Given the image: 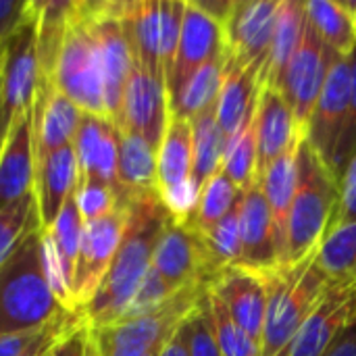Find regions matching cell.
Instances as JSON below:
<instances>
[{
  "label": "cell",
  "instance_id": "obj_5",
  "mask_svg": "<svg viewBox=\"0 0 356 356\" xmlns=\"http://www.w3.org/2000/svg\"><path fill=\"white\" fill-rule=\"evenodd\" d=\"M52 83L60 94L77 104L81 113L108 117L100 52L83 13L81 0L71 2L65 38L52 73Z\"/></svg>",
  "mask_w": 356,
  "mask_h": 356
},
{
  "label": "cell",
  "instance_id": "obj_54",
  "mask_svg": "<svg viewBox=\"0 0 356 356\" xmlns=\"http://www.w3.org/2000/svg\"><path fill=\"white\" fill-rule=\"evenodd\" d=\"M148 356H159V353H156V355H148Z\"/></svg>",
  "mask_w": 356,
  "mask_h": 356
},
{
  "label": "cell",
  "instance_id": "obj_56",
  "mask_svg": "<svg viewBox=\"0 0 356 356\" xmlns=\"http://www.w3.org/2000/svg\"><path fill=\"white\" fill-rule=\"evenodd\" d=\"M0 48H2V46H0Z\"/></svg>",
  "mask_w": 356,
  "mask_h": 356
},
{
  "label": "cell",
  "instance_id": "obj_22",
  "mask_svg": "<svg viewBox=\"0 0 356 356\" xmlns=\"http://www.w3.org/2000/svg\"><path fill=\"white\" fill-rule=\"evenodd\" d=\"M33 113L31 108L15 115L0 152V211L23 200L33 192Z\"/></svg>",
  "mask_w": 356,
  "mask_h": 356
},
{
  "label": "cell",
  "instance_id": "obj_40",
  "mask_svg": "<svg viewBox=\"0 0 356 356\" xmlns=\"http://www.w3.org/2000/svg\"><path fill=\"white\" fill-rule=\"evenodd\" d=\"M181 330L186 336L188 356H221V350H219L217 340H215L211 315H209L207 292L202 294L198 305L188 313V317L181 323Z\"/></svg>",
  "mask_w": 356,
  "mask_h": 356
},
{
  "label": "cell",
  "instance_id": "obj_20",
  "mask_svg": "<svg viewBox=\"0 0 356 356\" xmlns=\"http://www.w3.org/2000/svg\"><path fill=\"white\" fill-rule=\"evenodd\" d=\"M257 125V181L282 154L298 148L305 140L292 108L275 88H261L254 108Z\"/></svg>",
  "mask_w": 356,
  "mask_h": 356
},
{
  "label": "cell",
  "instance_id": "obj_25",
  "mask_svg": "<svg viewBox=\"0 0 356 356\" xmlns=\"http://www.w3.org/2000/svg\"><path fill=\"white\" fill-rule=\"evenodd\" d=\"M296 152H298V148L282 154L259 177V186L265 194V200H267V207L271 213V221H273V234H275V248H277L280 265L284 263V257H286L288 219H290L292 200L296 194V177H298Z\"/></svg>",
  "mask_w": 356,
  "mask_h": 356
},
{
  "label": "cell",
  "instance_id": "obj_35",
  "mask_svg": "<svg viewBox=\"0 0 356 356\" xmlns=\"http://www.w3.org/2000/svg\"><path fill=\"white\" fill-rule=\"evenodd\" d=\"M240 194L242 192L232 184V179L223 173V169H219L202 186L188 223L198 232H209L238 204Z\"/></svg>",
  "mask_w": 356,
  "mask_h": 356
},
{
  "label": "cell",
  "instance_id": "obj_19",
  "mask_svg": "<svg viewBox=\"0 0 356 356\" xmlns=\"http://www.w3.org/2000/svg\"><path fill=\"white\" fill-rule=\"evenodd\" d=\"M73 150L77 159V181L117 190L119 129L113 119L83 113L73 140Z\"/></svg>",
  "mask_w": 356,
  "mask_h": 356
},
{
  "label": "cell",
  "instance_id": "obj_33",
  "mask_svg": "<svg viewBox=\"0 0 356 356\" xmlns=\"http://www.w3.org/2000/svg\"><path fill=\"white\" fill-rule=\"evenodd\" d=\"M71 2H33L35 25H38V65L40 79L52 81L56 56L65 38Z\"/></svg>",
  "mask_w": 356,
  "mask_h": 356
},
{
  "label": "cell",
  "instance_id": "obj_39",
  "mask_svg": "<svg viewBox=\"0 0 356 356\" xmlns=\"http://www.w3.org/2000/svg\"><path fill=\"white\" fill-rule=\"evenodd\" d=\"M207 302L221 356H261V344L232 319L223 302L211 290H207Z\"/></svg>",
  "mask_w": 356,
  "mask_h": 356
},
{
  "label": "cell",
  "instance_id": "obj_1",
  "mask_svg": "<svg viewBox=\"0 0 356 356\" xmlns=\"http://www.w3.org/2000/svg\"><path fill=\"white\" fill-rule=\"evenodd\" d=\"M125 204V232L121 246L90 300L77 311L88 330L113 325L123 319L131 298L152 267L154 246L171 217L159 192L119 198Z\"/></svg>",
  "mask_w": 356,
  "mask_h": 356
},
{
  "label": "cell",
  "instance_id": "obj_24",
  "mask_svg": "<svg viewBox=\"0 0 356 356\" xmlns=\"http://www.w3.org/2000/svg\"><path fill=\"white\" fill-rule=\"evenodd\" d=\"M77 188V159L73 144L48 154L35 165L33 196L42 232H48L56 221L60 209L75 194Z\"/></svg>",
  "mask_w": 356,
  "mask_h": 356
},
{
  "label": "cell",
  "instance_id": "obj_45",
  "mask_svg": "<svg viewBox=\"0 0 356 356\" xmlns=\"http://www.w3.org/2000/svg\"><path fill=\"white\" fill-rule=\"evenodd\" d=\"M48 356H92V336L90 330L77 321L69 332H65L54 346L50 348Z\"/></svg>",
  "mask_w": 356,
  "mask_h": 356
},
{
  "label": "cell",
  "instance_id": "obj_51",
  "mask_svg": "<svg viewBox=\"0 0 356 356\" xmlns=\"http://www.w3.org/2000/svg\"><path fill=\"white\" fill-rule=\"evenodd\" d=\"M10 117L2 111V100H0V152L4 148V142H6V136H8V129H10Z\"/></svg>",
  "mask_w": 356,
  "mask_h": 356
},
{
  "label": "cell",
  "instance_id": "obj_7",
  "mask_svg": "<svg viewBox=\"0 0 356 356\" xmlns=\"http://www.w3.org/2000/svg\"><path fill=\"white\" fill-rule=\"evenodd\" d=\"M184 6L181 0L121 2V23L134 63L165 81L177 52Z\"/></svg>",
  "mask_w": 356,
  "mask_h": 356
},
{
  "label": "cell",
  "instance_id": "obj_36",
  "mask_svg": "<svg viewBox=\"0 0 356 356\" xmlns=\"http://www.w3.org/2000/svg\"><path fill=\"white\" fill-rule=\"evenodd\" d=\"M257 108V104H254ZM223 173L232 179V184L244 192L257 184V125L254 111L240 127V131L227 142L223 154Z\"/></svg>",
  "mask_w": 356,
  "mask_h": 356
},
{
  "label": "cell",
  "instance_id": "obj_29",
  "mask_svg": "<svg viewBox=\"0 0 356 356\" xmlns=\"http://www.w3.org/2000/svg\"><path fill=\"white\" fill-rule=\"evenodd\" d=\"M190 123H192V184L200 194L202 186L221 169L227 140L217 123L215 106L202 111Z\"/></svg>",
  "mask_w": 356,
  "mask_h": 356
},
{
  "label": "cell",
  "instance_id": "obj_23",
  "mask_svg": "<svg viewBox=\"0 0 356 356\" xmlns=\"http://www.w3.org/2000/svg\"><path fill=\"white\" fill-rule=\"evenodd\" d=\"M238 223H240V238H242L240 265L257 271H267L280 265L273 221L259 181L240 194Z\"/></svg>",
  "mask_w": 356,
  "mask_h": 356
},
{
  "label": "cell",
  "instance_id": "obj_46",
  "mask_svg": "<svg viewBox=\"0 0 356 356\" xmlns=\"http://www.w3.org/2000/svg\"><path fill=\"white\" fill-rule=\"evenodd\" d=\"M33 0H0V46L29 19Z\"/></svg>",
  "mask_w": 356,
  "mask_h": 356
},
{
  "label": "cell",
  "instance_id": "obj_11",
  "mask_svg": "<svg viewBox=\"0 0 356 356\" xmlns=\"http://www.w3.org/2000/svg\"><path fill=\"white\" fill-rule=\"evenodd\" d=\"M334 58H336V52H332L315 35V31L305 19L300 46L280 86V92L286 98L288 106L292 108V115L305 138H307V127H309L313 108L321 96V90L325 86Z\"/></svg>",
  "mask_w": 356,
  "mask_h": 356
},
{
  "label": "cell",
  "instance_id": "obj_9",
  "mask_svg": "<svg viewBox=\"0 0 356 356\" xmlns=\"http://www.w3.org/2000/svg\"><path fill=\"white\" fill-rule=\"evenodd\" d=\"M96 40L104 71V100L108 119H117L125 81L134 67V54L121 23V2H81Z\"/></svg>",
  "mask_w": 356,
  "mask_h": 356
},
{
  "label": "cell",
  "instance_id": "obj_47",
  "mask_svg": "<svg viewBox=\"0 0 356 356\" xmlns=\"http://www.w3.org/2000/svg\"><path fill=\"white\" fill-rule=\"evenodd\" d=\"M77 321H79V317L71 313V315H65V317H60V319H56V321L46 323L44 330L40 332L38 340L27 348V353L23 356H48L50 348L54 346V342H56L65 332H69Z\"/></svg>",
  "mask_w": 356,
  "mask_h": 356
},
{
  "label": "cell",
  "instance_id": "obj_21",
  "mask_svg": "<svg viewBox=\"0 0 356 356\" xmlns=\"http://www.w3.org/2000/svg\"><path fill=\"white\" fill-rule=\"evenodd\" d=\"M33 154L35 165L48 154L73 144L81 108L73 104L65 94H60L52 81L40 79L33 98Z\"/></svg>",
  "mask_w": 356,
  "mask_h": 356
},
{
  "label": "cell",
  "instance_id": "obj_50",
  "mask_svg": "<svg viewBox=\"0 0 356 356\" xmlns=\"http://www.w3.org/2000/svg\"><path fill=\"white\" fill-rule=\"evenodd\" d=\"M159 356H188V348H186V336L184 330L179 325V330L169 338V342L161 348Z\"/></svg>",
  "mask_w": 356,
  "mask_h": 356
},
{
  "label": "cell",
  "instance_id": "obj_8",
  "mask_svg": "<svg viewBox=\"0 0 356 356\" xmlns=\"http://www.w3.org/2000/svg\"><path fill=\"white\" fill-rule=\"evenodd\" d=\"M282 0H234L223 23L225 54L261 79L267 63Z\"/></svg>",
  "mask_w": 356,
  "mask_h": 356
},
{
  "label": "cell",
  "instance_id": "obj_30",
  "mask_svg": "<svg viewBox=\"0 0 356 356\" xmlns=\"http://www.w3.org/2000/svg\"><path fill=\"white\" fill-rule=\"evenodd\" d=\"M305 19L315 35L336 54L350 56L356 48L355 17L334 0L305 2Z\"/></svg>",
  "mask_w": 356,
  "mask_h": 356
},
{
  "label": "cell",
  "instance_id": "obj_32",
  "mask_svg": "<svg viewBox=\"0 0 356 356\" xmlns=\"http://www.w3.org/2000/svg\"><path fill=\"white\" fill-rule=\"evenodd\" d=\"M223 73H225V52L213 58L211 63H207L204 67H200L188 79V83L179 90V94L169 102V113L173 117L192 121L202 111L215 106L223 81Z\"/></svg>",
  "mask_w": 356,
  "mask_h": 356
},
{
  "label": "cell",
  "instance_id": "obj_49",
  "mask_svg": "<svg viewBox=\"0 0 356 356\" xmlns=\"http://www.w3.org/2000/svg\"><path fill=\"white\" fill-rule=\"evenodd\" d=\"M323 356H356V321L332 344Z\"/></svg>",
  "mask_w": 356,
  "mask_h": 356
},
{
  "label": "cell",
  "instance_id": "obj_26",
  "mask_svg": "<svg viewBox=\"0 0 356 356\" xmlns=\"http://www.w3.org/2000/svg\"><path fill=\"white\" fill-rule=\"evenodd\" d=\"M259 96V79L252 71L236 65L225 54V73L215 104L217 123L229 142L252 115Z\"/></svg>",
  "mask_w": 356,
  "mask_h": 356
},
{
  "label": "cell",
  "instance_id": "obj_10",
  "mask_svg": "<svg viewBox=\"0 0 356 356\" xmlns=\"http://www.w3.org/2000/svg\"><path fill=\"white\" fill-rule=\"evenodd\" d=\"M125 232V204L119 202L104 217L83 221L79 252L73 280V307L77 311L90 300V296L100 286L106 275Z\"/></svg>",
  "mask_w": 356,
  "mask_h": 356
},
{
  "label": "cell",
  "instance_id": "obj_37",
  "mask_svg": "<svg viewBox=\"0 0 356 356\" xmlns=\"http://www.w3.org/2000/svg\"><path fill=\"white\" fill-rule=\"evenodd\" d=\"M204 244L211 280L227 267L240 265L242 259V238L238 223V204L209 232H198Z\"/></svg>",
  "mask_w": 356,
  "mask_h": 356
},
{
  "label": "cell",
  "instance_id": "obj_2",
  "mask_svg": "<svg viewBox=\"0 0 356 356\" xmlns=\"http://www.w3.org/2000/svg\"><path fill=\"white\" fill-rule=\"evenodd\" d=\"M65 315L71 311L48 282L44 232L33 229L0 265V336L31 332Z\"/></svg>",
  "mask_w": 356,
  "mask_h": 356
},
{
  "label": "cell",
  "instance_id": "obj_31",
  "mask_svg": "<svg viewBox=\"0 0 356 356\" xmlns=\"http://www.w3.org/2000/svg\"><path fill=\"white\" fill-rule=\"evenodd\" d=\"M81 227H83V219L79 215L77 209V200L75 194L69 196V200L65 202V207L60 209L56 221L52 223V227L46 234V240L54 252L63 284L69 292L71 305H73V280H75V265H77V252H79V238H81ZM75 311V307H73Z\"/></svg>",
  "mask_w": 356,
  "mask_h": 356
},
{
  "label": "cell",
  "instance_id": "obj_6",
  "mask_svg": "<svg viewBox=\"0 0 356 356\" xmlns=\"http://www.w3.org/2000/svg\"><path fill=\"white\" fill-rule=\"evenodd\" d=\"M207 288V284H192L175 292L150 313L90 330L94 350L98 356H148L161 353L188 313L198 305Z\"/></svg>",
  "mask_w": 356,
  "mask_h": 356
},
{
  "label": "cell",
  "instance_id": "obj_43",
  "mask_svg": "<svg viewBox=\"0 0 356 356\" xmlns=\"http://www.w3.org/2000/svg\"><path fill=\"white\" fill-rule=\"evenodd\" d=\"M171 296H173V292L165 286V282L159 277V273L150 267V271L146 273L142 286L138 288L136 296L131 298L123 319H131V317H140L144 313H150L152 309L161 307Z\"/></svg>",
  "mask_w": 356,
  "mask_h": 356
},
{
  "label": "cell",
  "instance_id": "obj_16",
  "mask_svg": "<svg viewBox=\"0 0 356 356\" xmlns=\"http://www.w3.org/2000/svg\"><path fill=\"white\" fill-rule=\"evenodd\" d=\"M225 52L223 27L211 15H207L196 2H186L181 17V31L173 67L167 75L169 102L179 94L188 79L207 63Z\"/></svg>",
  "mask_w": 356,
  "mask_h": 356
},
{
  "label": "cell",
  "instance_id": "obj_18",
  "mask_svg": "<svg viewBox=\"0 0 356 356\" xmlns=\"http://www.w3.org/2000/svg\"><path fill=\"white\" fill-rule=\"evenodd\" d=\"M209 290L223 302L232 319L261 344L267 313L265 273L244 265H234L217 273L211 280Z\"/></svg>",
  "mask_w": 356,
  "mask_h": 356
},
{
  "label": "cell",
  "instance_id": "obj_41",
  "mask_svg": "<svg viewBox=\"0 0 356 356\" xmlns=\"http://www.w3.org/2000/svg\"><path fill=\"white\" fill-rule=\"evenodd\" d=\"M348 60H350V100H348L344 127H342L340 142H338L334 163H332V173L336 175V179L342 173L344 165L356 154V48L348 56Z\"/></svg>",
  "mask_w": 356,
  "mask_h": 356
},
{
  "label": "cell",
  "instance_id": "obj_3",
  "mask_svg": "<svg viewBox=\"0 0 356 356\" xmlns=\"http://www.w3.org/2000/svg\"><path fill=\"white\" fill-rule=\"evenodd\" d=\"M296 167V194L288 219V242L282 265H296L317 252L338 207V179L307 140L298 146Z\"/></svg>",
  "mask_w": 356,
  "mask_h": 356
},
{
  "label": "cell",
  "instance_id": "obj_42",
  "mask_svg": "<svg viewBox=\"0 0 356 356\" xmlns=\"http://www.w3.org/2000/svg\"><path fill=\"white\" fill-rule=\"evenodd\" d=\"M75 200L77 209L83 221H92L98 217H104L119 204V194L113 188L98 186V184H81L77 181L75 188Z\"/></svg>",
  "mask_w": 356,
  "mask_h": 356
},
{
  "label": "cell",
  "instance_id": "obj_27",
  "mask_svg": "<svg viewBox=\"0 0 356 356\" xmlns=\"http://www.w3.org/2000/svg\"><path fill=\"white\" fill-rule=\"evenodd\" d=\"M305 29V2L302 0H282L271 50L267 56V63L263 67L259 90L261 88H275L280 90L284 75L300 46Z\"/></svg>",
  "mask_w": 356,
  "mask_h": 356
},
{
  "label": "cell",
  "instance_id": "obj_4",
  "mask_svg": "<svg viewBox=\"0 0 356 356\" xmlns=\"http://www.w3.org/2000/svg\"><path fill=\"white\" fill-rule=\"evenodd\" d=\"M315 254L296 265H275L263 271L267 284V313L261 336V356L282 355L330 290L332 282L315 265Z\"/></svg>",
  "mask_w": 356,
  "mask_h": 356
},
{
  "label": "cell",
  "instance_id": "obj_28",
  "mask_svg": "<svg viewBox=\"0 0 356 356\" xmlns=\"http://www.w3.org/2000/svg\"><path fill=\"white\" fill-rule=\"evenodd\" d=\"M119 129V127H117ZM119 198L159 192L156 188V150L140 136L119 129L117 154Z\"/></svg>",
  "mask_w": 356,
  "mask_h": 356
},
{
  "label": "cell",
  "instance_id": "obj_48",
  "mask_svg": "<svg viewBox=\"0 0 356 356\" xmlns=\"http://www.w3.org/2000/svg\"><path fill=\"white\" fill-rule=\"evenodd\" d=\"M42 330H44V325L38 330H31V332L0 336V356H23L27 353V348L38 340Z\"/></svg>",
  "mask_w": 356,
  "mask_h": 356
},
{
  "label": "cell",
  "instance_id": "obj_55",
  "mask_svg": "<svg viewBox=\"0 0 356 356\" xmlns=\"http://www.w3.org/2000/svg\"><path fill=\"white\" fill-rule=\"evenodd\" d=\"M355 23H356V17H355Z\"/></svg>",
  "mask_w": 356,
  "mask_h": 356
},
{
  "label": "cell",
  "instance_id": "obj_38",
  "mask_svg": "<svg viewBox=\"0 0 356 356\" xmlns=\"http://www.w3.org/2000/svg\"><path fill=\"white\" fill-rule=\"evenodd\" d=\"M42 229L33 192L23 200L0 211V265L19 248V244L33 232Z\"/></svg>",
  "mask_w": 356,
  "mask_h": 356
},
{
  "label": "cell",
  "instance_id": "obj_12",
  "mask_svg": "<svg viewBox=\"0 0 356 356\" xmlns=\"http://www.w3.org/2000/svg\"><path fill=\"white\" fill-rule=\"evenodd\" d=\"M169 117L167 81L134 63L125 81L119 115L115 119L117 127L125 134L144 138L154 150H159Z\"/></svg>",
  "mask_w": 356,
  "mask_h": 356
},
{
  "label": "cell",
  "instance_id": "obj_44",
  "mask_svg": "<svg viewBox=\"0 0 356 356\" xmlns=\"http://www.w3.org/2000/svg\"><path fill=\"white\" fill-rule=\"evenodd\" d=\"M348 223H356V154L338 175V207L330 229Z\"/></svg>",
  "mask_w": 356,
  "mask_h": 356
},
{
  "label": "cell",
  "instance_id": "obj_17",
  "mask_svg": "<svg viewBox=\"0 0 356 356\" xmlns=\"http://www.w3.org/2000/svg\"><path fill=\"white\" fill-rule=\"evenodd\" d=\"M348 100H350V60L348 56L336 54L325 86L321 90V96L313 108L307 127V138H305L330 169L344 127Z\"/></svg>",
  "mask_w": 356,
  "mask_h": 356
},
{
  "label": "cell",
  "instance_id": "obj_53",
  "mask_svg": "<svg viewBox=\"0 0 356 356\" xmlns=\"http://www.w3.org/2000/svg\"><path fill=\"white\" fill-rule=\"evenodd\" d=\"M0 67H2V48H0Z\"/></svg>",
  "mask_w": 356,
  "mask_h": 356
},
{
  "label": "cell",
  "instance_id": "obj_13",
  "mask_svg": "<svg viewBox=\"0 0 356 356\" xmlns=\"http://www.w3.org/2000/svg\"><path fill=\"white\" fill-rule=\"evenodd\" d=\"M40 83L38 65V25L31 8L29 19L4 42L0 67L2 111L13 119L33 106Z\"/></svg>",
  "mask_w": 356,
  "mask_h": 356
},
{
  "label": "cell",
  "instance_id": "obj_14",
  "mask_svg": "<svg viewBox=\"0 0 356 356\" xmlns=\"http://www.w3.org/2000/svg\"><path fill=\"white\" fill-rule=\"evenodd\" d=\"M152 269L175 294L192 284H211L202 238L188 221L169 217L152 254Z\"/></svg>",
  "mask_w": 356,
  "mask_h": 356
},
{
  "label": "cell",
  "instance_id": "obj_52",
  "mask_svg": "<svg viewBox=\"0 0 356 356\" xmlns=\"http://www.w3.org/2000/svg\"><path fill=\"white\" fill-rule=\"evenodd\" d=\"M92 356H98V353L94 350V344H92Z\"/></svg>",
  "mask_w": 356,
  "mask_h": 356
},
{
  "label": "cell",
  "instance_id": "obj_15",
  "mask_svg": "<svg viewBox=\"0 0 356 356\" xmlns=\"http://www.w3.org/2000/svg\"><path fill=\"white\" fill-rule=\"evenodd\" d=\"M356 321V280L332 284L280 356H323Z\"/></svg>",
  "mask_w": 356,
  "mask_h": 356
},
{
  "label": "cell",
  "instance_id": "obj_34",
  "mask_svg": "<svg viewBox=\"0 0 356 356\" xmlns=\"http://www.w3.org/2000/svg\"><path fill=\"white\" fill-rule=\"evenodd\" d=\"M315 265L332 284L356 280V223L334 227L321 240Z\"/></svg>",
  "mask_w": 356,
  "mask_h": 356
}]
</instances>
